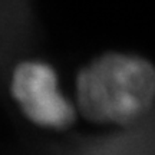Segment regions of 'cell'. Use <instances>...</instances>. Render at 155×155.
Segmentation results:
<instances>
[{
  "mask_svg": "<svg viewBox=\"0 0 155 155\" xmlns=\"http://www.w3.org/2000/svg\"><path fill=\"white\" fill-rule=\"evenodd\" d=\"M36 155H155V105L115 132L46 142Z\"/></svg>",
  "mask_w": 155,
  "mask_h": 155,
  "instance_id": "3",
  "label": "cell"
},
{
  "mask_svg": "<svg viewBox=\"0 0 155 155\" xmlns=\"http://www.w3.org/2000/svg\"><path fill=\"white\" fill-rule=\"evenodd\" d=\"M10 92L23 115L39 127L62 129L75 119L55 69L42 61L19 62L10 72Z\"/></svg>",
  "mask_w": 155,
  "mask_h": 155,
  "instance_id": "2",
  "label": "cell"
},
{
  "mask_svg": "<svg viewBox=\"0 0 155 155\" xmlns=\"http://www.w3.org/2000/svg\"><path fill=\"white\" fill-rule=\"evenodd\" d=\"M76 95L89 119L127 125L155 105V68L141 56L106 53L79 72Z\"/></svg>",
  "mask_w": 155,
  "mask_h": 155,
  "instance_id": "1",
  "label": "cell"
}]
</instances>
